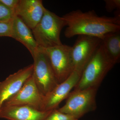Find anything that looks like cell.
Masks as SVG:
<instances>
[{"instance_id":"4fadbf2b","label":"cell","mask_w":120,"mask_h":120,"mask_svg":"<svg viewBox=\"0 0 120 120\" xmlns=\"http://www.w3.org/2000/svg\"><path fill=\"white\" fill-rule=\"evenodd\" d=\"M11 38L23 44L32 57L38 47L31 29L19 17L15 15L13 19Z\"/></svg>"},{"instance_id":"3957f363","label":"cell","mask_w":120,"mask_h":120,"mask_svg":"<svg viewBox=\"0 0 120 120\" xmlns=\"http://www.w3.org/2000/svg\"><path fill=\"white\" fill-rule=\"evenodd\" d=\"M65 26L62 17L45 8L41 21L32 30L38 47L45 49L62 45L60 35Z\"/></svg>"},{"instance_id":"8fae6325","label":"cell","mask_w":120,"mask_h":120,"mask_svg":"<svg viewBox=\"0 0 120 120\" xmlns=\"http://www.w3.org/2000/svg\"><path fill=\"white\" fill-rule=\"evenodd\" d=\"M45 9L41 0H19L15 14L32 30L41 21Z\"/></svg>"},{"instance_id":"9c48e42d","label":"cell","mask_w":120,"mask_h":120,"mask_svg":"<svg viewBox=\"0 0 120 120\" xmlns=\"http://www.w3.org/2000/svg\"><path fill=\"white\" fill-rule=\"evenodd\" d=\"M82 72L74 70L67 79L58 84L52 91L45 96L41 110L57 109L61 102L67 98L71 91L77 84Z\"/></svg>"},{"instance_id":"2e32d148","label":"cell","mask_w":120,"mask_h":120,"mask_svg":"<svg viewBox=\"0 0 120 120\" xmlns=\"http://www.w3.org/2000/svg\"><path fill=\"white\" fill-rule=\"evenodd\" d=\"M15 14L13 11L0 2V21L7 22L13 19Z\"/></svg>"},{"instance_id":"e0dca14e","label":"cell","mask_w":120,"mask_h":120,"mask_svg":"<svg viewBox=\"0 0 120 120\" xmlns=\"http://www.w3.org/2000/svg\"><path fill=\"white\" fill-rule=\"evenodd\" d=\"M13 19L7 22L0 21V37H11Z\"/></svg>"},{"instance_id":"ac0fdd59","label":"cell","mask_w":120,"mask_h":120,"mask_svg":"<svg viewBox=\"0 0 120 120\" xmlns=\"http://www.w3.org/2000/svg\"><path fill=\"white\" fill-rule=\"evenodd\" d=\"M105 8L108 12H111L114 9H120V0H105Z\"/></svg>"},{"instance_id":"d6986e66","label":"cell","mask_w":120,"mask_h":120,"mask_svg":"<svg viewBox=\"0 0 120 120\" xmlns=\"http://www.w3.org/2000/svg\"><path fill=\"white\" fill-rule=\"evenodd\" d=\"M0 2L9 9L13 11L15 13V11L19 4V0H0Z\"/></svg>"},{"instance_id":"7c38bea8","label":"cell","mask_w":120,"mask_h":120,"mask_svg":"<svg viewBox=\"0 0 120 120\" xmlns=\"http://www.w3.org/2000/svg\"><path fill=\"white\" fill-rule=\"evenodd\" d=\"M52 110L42 111L27 105L2 106L0 118L8 120H45Z\"/></svg>"},{"instance_id":"5bb4252c","label":"cell","mask_w":120,"mask_h":120,"mask_svg":"<svg viewBox=\"0 0 120 120\" xmlns=\"http://www.w3.org/2000/svg\"><path fill=\"white\" fill-rule=\"evenodd\" d=\"M101 41V45L107 56L114 64L118 63L120 58V31L107 34Z\"/></svg>"},{"instance_id":"52a82bcc","label":"cell","mask_w":120,"mask_h":120,"mask_svg":"<svg viewBox=\"0 0 120 120\" xmlns=\"http://www.w3.org/2000/svg\"><path fill=\"white\" fill-rule=\"evenodd\" d=\"M97 37L79 35L72 47V58L74 71L82 72L101 43Z\"/></svg>"},{"instance_id":"30bf717a","label":"cell","mask_w":120,"mask_h":120,"mask_svg":"<svg viewBox=\"0 0 120 120\" xmlns=\"http://www.w3.org/2000/svg\"><path fill=\"white\" fill-rule=\"evenodd\" d=\"M34 65L30 64L9 75L0 82V109L3 103L16 94L32 75Z\"/></svg>"},{"instance_id":"ba28073f","label":"cell","mask_w":120,"mask_h":120,"mask_svg":"<svg viewBox=\"0 0 120 120\" xmlns=\"http://www.w3.org/2000/svg\"><path fill=\"white\" fill-rule=\"evenodd\" d=\"M44 97L31 76L20 90L5 101L1 106L27 105L41 110Z\"/></svg>"},{"instance_id":"277c9868","label":"cell","mask_w":120,"mask_h":120,"mask_svg":"<svg viewBox=\"0 0 120 120\" xmlns=\"http://www.w3.org/2000/svg\"><path fill=\"white\" fill-rule=\"evenodd\" d=\"M98 88L92 87L74 90L69 94L65 104L57 109L79 120L97 109L96 97Z\"/></svg>"},{"instance_id":"8992f818","label":"cell","mask_w":120,"mask_h":120,"mask_svg":"<svg viewBox=\"0 0 120 120\" xmlns=\"http://www.w3.org/2000/svg\"><path fill=\"white\" fill-rule=\"evenodd\" d=\"M58 83L64 81L74 71L71 46L62 45L43 49Z\"/></svg>"},{"instance_id":"5b68a950","label":"cell","mask_w":120,"mask_h":120,"mask_svg":"<svg viewBox=\"0 0 120 120\" xmlns=\"http://www.w3.org/2000/svg\"><path fill=\"white\" fill-rule=\"evenodd\" d=\"M32 57L34 60L32 77L39 90L45 96L59 83L43 49L38 47Z\"/></svg>"},{"instance_id":"9a60e30c","label":"cell","mask_w":120,"mask_h":120,"mask_svg":"<svg viewBox=\"0 0 120 120\" xmlns=\"http://www.w3.org/2000/svg\"><path fill=\"white\" fill-rule=\"evenodd\" d=\"M45 120H79L67 114L63 113L57 109H54Z\"/></svg>"},{"instance_id":"6da1fadb","label":"cell","mask_w":120,"mask_h":120,"mask_svg":"<svg viewBox=\"0 0 120 120\" xmlns=\"http://www.w3.org/2000/svg\"><path fill=\"white\" fill-rule=\"evenodd\" d=\"M67 28L65 36L71 38L76 35H87L101 39L110 32L120 31L119 11L114 17L99 16L94 11L83 12L77 10L62 16Z\"/></svg>"},{"instance_id":"7a4b0ae2","label":"cell","mask_w":120,"mask_h":120,"mask_svg":"<svg viewBox=\"0 0 120 120\" xmlns=\"http://www.w3.org/2000/svg\"><path fill=\"white\" fill-rule=\"evenodd\" d=\"M115 64L105 53L101 45L86 67L74 90L98 88L104 78Z\"/></svg>"}]
</instances>
